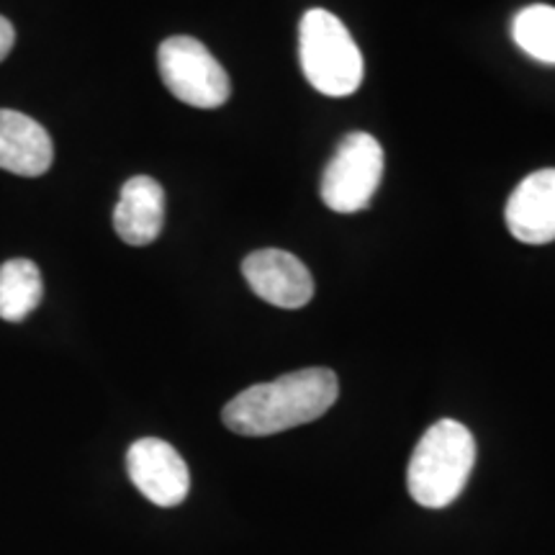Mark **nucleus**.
Returning <instances> with one entry per match:
<instances>
[{"label":"nucleus","mask_w":555,"mask_h":555,"mask_svg":"<svg viewBox=\"0 0 555 555\" xmlns=\"http://www.w3.org/2000/svg\"><path fill=\"white\" fill-rule=\"evenodd\" d=\"M13 41H16V31H13V24L9 18L0 16V62L9 57L13 50Z\"/></svg>","instance_id":"ddd939ff"},{"label":"nucleus","mask_w":555,"mask_h":555,"mask_svg":"<svg viewBox=\"0 0 555 555\" xmlns=\"http://www.w3.org/2000/svg\"><path fill=\"white\" fill-rule=\"evenodd\" d=\"M337 397L339 384L330 367H304L245 388L224 406L221 420L234 435L268 437L319 420Z\"/></svg>","instance_id":"f257e3e1"},{"label":"nucleus","mask_w":555,"mask_h":555,"mask_svg":"<svg viewBox=\"0 0 555 555\" xmlns=\"http://www.w3.org/2000/svg\"><path fill=\"white\" fill-rule=\"evenodd\" d=\"M515 44L532 60L555 65V9L553 5H527L512 21Z\"/></svg>","instance_id":"f8f14e48"},{"label":"nucleus","mask_w":555,"mask_h":555,"mask_svg":"<svg viewBox=\"0 0 555 555\" xmlns=\"http://www.w3.org/2000/svg\"><path fill=\"white\" fill-rule=\"evenodd\" d=\"M298 60L309 86L322 95L345 99L363 82V54L335 13L311 9L298 24Z\"/></svg>","instance_id":"7ed1b4c3"},{"label":"nucleus","mask_w":555,"mask_h":555,"mask_svg":"<svg viewBox=\"0 0 555 555\" xmlns=\"http://www.w3.org/2000/svg\"><path fill=\"white\" fill-rule=\"evenodd\" d=\"M54 147L47 129L21 114L0 108V168L21 178H39L52 168Z\"/></svg>","instance_id":"1a4fd4ad"},{"label":"nucleus","mask_w":555,"mask_h":555,"mask_svg":"<svg viewBox=\"0 0 555 555\" xmlns=\"http://www.w3.org/2000/svg\"><path fill=\"white\" fill-rule=\"evenodd\" d=\"M512 237L525 245H547L555 240V168L527 176L512 191L504 211Z\"/></svg>","instance_id":"6e6552de"},{"label":"nucleus","mask_w":555,"mask_h":555,"mask_svg":"<svg viewBox=\"0 0 555 555\" xmlns=\"http://www.w3.org/2000/svg\"><path fill=\"white\" fill-rule=\"evenodd\" d=\"M247 286L278 309H301L314 298V278L296 255L283 249H258L242 262Z\"/></svg>","instance_id":"0eeeda50"},{"label":"nucleus","mask_w":555,"mask_h":555,"mask_svg":"<svg viewBox=\"0 0 555 555\" xmlns=\"http://www.w3.org/2000/svg\"><path fill=\"white\" fill-rule=\"evenodd\" d=\"M474 463L476 440L470 429L455 420L435 422L409 461V494L425 509H446L466 489Z\"/></svg>","instance_id":"f03ea898"},{"label":"nucleus","mask_w":555,"mask_h":555,"mask_svg":"<svg viewBox=\"0 0 555 555\" xmlns=\"http://www.w3.org/2000/svg\"><path fill=\"white\" fill-rule=\"evenodd\" d=\"M127 470L139 494L155 506L170 509L185 502L191 491V470L170 442L142 437L127 453Z\"/></svg>","instance_id":"423d86ee"},{"label":"nucleus","mask_w":555,"mask_h":555,"mask_svg":"<svg viewBox=\"0 0 555 555\" xmlns=\"http://www.w3.org/2000/svg\"><path fill=\"white\" fill-rule=\"evenodd\" d=\"M159 78L178 101L193 108H219L232 95L227 69L193 37H170L157 52Z\"/></svg>","instance_id":"39448f33"},{"label":"nucleus","mask_w":555,"mask_h":555,"mask_svg":"<svg viewBox=\"0 0 555 555\" xmlns=\"http://www.w3.org/2000/svg\"><path fill=\"white\" fill-rule=\"evenodd\" d=\"M380 178H384V147L365 131L347 134L324 168L322 193L324 206L337 214H358L371 206Z\"/></svg>","instance_id":"20e7f679"},{"label":"nucleus","mask_w":555,"mask_h":555,"mask_svg":"<svg viewBox=\"0 0 555 555\" xmlns=\"http://www.w3.org/2000/svg\"><path fill=\"white\" fill-rule=\"evenodd\" d=\"M165 227V191L155 178L134 176L124 183L114 208L116 234L131 247L152 245Z\"/></svg>","instance_id":"9d476101"},{"label":"nucleus","mask_w":555,"mask_h":555,"mask_svg":"<svg viewBox=\"0 0 555 555\" xmlns=\"http://www.w3.org/2000/svg\"><path fill=\"white\" fill-rule=\"evenodd\" d=\"M44 296L39 268L31 260L16 258L0 266V319L3 322H24Z\"/></svg>","instance_id":"9b49d317"}]
</instances>
